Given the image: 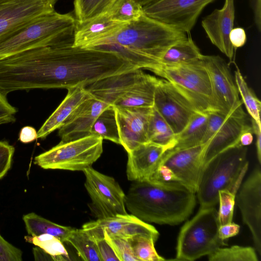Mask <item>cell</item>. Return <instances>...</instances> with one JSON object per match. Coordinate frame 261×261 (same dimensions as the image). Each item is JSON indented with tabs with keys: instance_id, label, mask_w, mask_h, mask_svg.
Segmentation results:
<instances>
[{
	"instance_id": "1",
	"label": "cell",
	"mask_w": 261,
	"mask_h": 261,
	"mask_svg": "<svg viewBox=\"0 0 261 261\" xmlns=\"http://www.w3.org/2000/svg\"><path fill=\"white\" fill-rule=\"evenodd\" d=\"M74 35L11 56L7 66L14 91L85 87L137 69L118 54L73 46Z\"/></svg>"
},
{
	"instance_id": "2",
	"label": "cell",
	"mask_w": 261,
	"mask_h": 261,
	"mask_svg": "<svg viewBox=\"0 0 261 261\" xmlns=\"http://www.w3.org/2000/svg\"><path fill=\"white\" fill-rule=\"evenodd\" d=\"M186 37L143 13L89 48L116 53L137 69L151 71L172 45Z\"/></svg>"
},
{
	"instance_id": "3",
	"label": "cell",
	"mask_w": 261,
	"mask_h": 261,
	"mask_svg": "<svg viewBox=\"0 0 261 261\" xmlns=\"http://www.w3.org/2000/svg\"><path fill=\"white\" fill-rule=\"evenodd\" d=\"M133 182L125 194L126 208L144 222L176 225L194 209L196 193L181 184L154 179Z\"/></svg>"
},
{
	"instance_id": "4",
	"label": "cell",
	"mask_w": 261,
	"mask_h": 261,
	"mask_svg": "<svg viewBox=\"0 0 261 261\" xmlns=\"http://www.w3.org/2000/svg\"><path fill=\"white\" fill-rule=\"evenodd\" d=\"M76 24L71 13L54 11L39 16L0 36V60L55 41L73 31Z\"/></svg>"
},
{
	"instance_id": "5",
	"label": "cell",
	"mask_w": 261,
	"mask_h": 261,
	"mask_svg": "<svg viewBox=\"0 0 261 261\" xmlns=\"http://www.w3.org/2000/svg\"><path fill=\"white\" fill-rule=\"evenodd\" d=\"M247 152L245 146H238L218 154L203 167L196 191L200 207L215 206L219 191L240 187L248 167Z\"/></svg>"
},
{
	"instance_id": "6",
	"label": "cell",
	"mask_w": 261,
	"mask_h": 261,
	"mask_svg": "<svg viewBox=\"0 0 261 261\" xmlns=\"http://www.w3.org/2000/svg\"><path fill=\"white\" fill-rule=\"evenodd\" d=\"M151 71L172 84L198 112L219 111L208 72L201 60L189 63L157 64Z\"/></svg>"
},
{
	"instance_id": "7",
	"label": "cell",
	"mask_w": 261,
	"mask_h": 261,
	"mask_svg": "<svg viewBox=\"0 0 261 261\" xmlns=\"http://www.w3.org/2000/svg\"><path fill=\"white\" fill-rule=\"evenodd\" d=\"M219 226L215 206L200 207L196 215L181 228L174 259L194 260L226 246L219 236Z\"/></svg>"
},
{
	"instance_id": "8",
	"label": "cell",
	"mask_w": 261,
	"mask_h": 261,
	"mask_svg": "<svg viewBox=\"0 0 261 261\" xmlns=\"http://www.w3.org/2000/svg\"><path fill=\"white\" fill-rule=\"evenodd\" d=\"M103 139L94 135L61 142L35 158L34 163L45 169L82 171L91 167L103 151Z\"/></svg>"
},
{
	"instance_id": "9",
	"label": "cell",
	"mask_w": 261,
	"mask_h": 261,
	"mask_svg": "<svg viewBox=\"0 0 261 261\" xmlns=\"http://www.w3.org/2000/svg\"><path fill=\"white\" fill-rule=\"evenodd\" d=\"M206 144L167 150L149 179L178 183L196 193L203 168Z\"/></svg>"
},
{
	"instance_id": "10",
	"label": "cell",
	"mask_w": 261,
	"mask_h": 261,
	"mask_svg": "<svg viewBox=\"0 0 261 261\" xmlns=\"http://www.w3.org/2000/svg\"><path fill=\"white\" fill-rule=\"evenodd\" d=\"M85 187L91 203L90 209L97 219L126 214L125 194L112 177L92 167L83 171Z\"/></svg>"
},
{
	"instance_id": "11",
	"label": "cell",
	"mask_w": 261,
	"mask_h": 261,
	"mask_svg": "<svg viewBox=\"0 0 261 261\" xmlns=\"http://www.w3.org/2000/svg\"><path fill=\"white\" fill-rule=\"evenodd\" d=\"M215 0H161L143 7V13L176 31L189 33L203 9Z\"/></svg>"
},
{
	"instance_id": "12",
	"label": "cell",
	"mask_w": 261,
	"mask_h": 261,
	"mask_svg": "<svg viewBox=\"0 0 261 261\" xmlns=\"http://www.w3.org/2000/svg\"><path fill=\"white\" fill-rule=\"evenodd\" d=\"M176 135L186 126L197 111L169 82L159 79L154 94L153 106Z\"/></svg>"
},
{
	"instance_id": "13",
	"label": "cell",
	"mask_w": 261,
	"mask_h": 261,
	"mask_svg": "<svg viewBox=\"0 0 261 261\" xmlns=\"http://www.w3.org/2000/svg\"><path fill=\"white\" fill-rule=\"evenodd\" d=\"M236 202L243 221L249 228L255 249L261 255V171L255 168L241 184Z\"/></svg>"
},
{
	"instance_id": "14",
	"label": "cell",
	"mask_w": 261,
	"mask_h": 261,
	"mask_svg": "<svg viewBox=\"0 0 261 261\" xmlns=\"http://www.w3.org/2000/svg\"><path fill=\"white\" fill-rule=\"evenodd\" d=\"M202 61L208 72L214 97L219 111L227 115L243 102L228 64L219 56L203 55Z\"/></svg>"
},
{
	"instance_id": "15",
	"label": "cell",
	"mask_w": 261,
	"mask_h": 261,
	"mask_svg": "<svg viewBox=\"0 0 261 261\" xmlns=\"http://www.w3.org/2000/svg\"><path fill=\"white\" fill-rule=\"evenodd\" d=\"M114 106L120 144L127 152L149 142L148 128L152 107Z\"/></svg>"
},
{
	"instance_id": "16",
	"label": "cell",
	"mask_w": 261,
	"mask_h": 261,
	"mask_svg": "<svg viewBox=\"0 0 261 261\" xmlns=\"http://www.w3.org/2000/svg\"><path fill=\"white\" fill-rule=\"evenodd\" d=\"M58 0H0V36L55 11Z\"/></svg>"
},
{
	"instance_id": "17",
	"label": "cell",
	"mask_w": 261,
	"mask_h": 261,
	"mask_svg": "<svg viewBox=\"0 0 261 261\" xmlns=\"http://www.w3.org/2000/svg\"><path fill=\"white\" fill-rule=\"evenodd\" d=\"M252 130L242 105L229 113L222 125L207 142L203 167L221 152L240 146V139L245 132Z\"/></svg>"
},
{
	"instance_id": "18",
	"label": "cell",
	"mask_w": 261,
	"mask_h": 261,
	"mask_svg": "<svg viewBox=\"0 0 261 261\" xmlns=\"http://www.w3.org/2000/svg\"><path fill=\"white\" fill-rule=\"evenodd\" d=\"M82 228L104 234L130 239L137 236L151 237L156 241L159 233L155 228L132 214L117 215L105 219H97L84 224Z\"/></svg>"
},
{
	"instance_id": "19",
	"label": "cell",
	"mask_w": 261,
	"mask_h": 261,
	"mask_svg": "<svg viewBox=\"0 0 261 261\" xmlns=\"http://www.w3.org/2000/svg\"><path fill=\"white\" fill-rule=\"evenodd\" d=\"M234 17V0H225L221 9H215L202 21V26L211 42L233 63L234 49L229 36Z\"/></svg>"
},
{
	"instance_id": "20",
	"label": "cell",
	"mask_w": 261,
	"mask_h": 261,
	"mask_svg": "<svg viewBox=\"0 0 261 261\" xmlns=\"http://www.w3.org/2000/svg\"><path fill=\"white\" fill-rule=\"evenodd\" d=\"M109 105L91 95L59 129L61 142L72 141L91 135V129L96 119Z\"/></svg>"
},
{
	"instance_id": "21",
	"label": "cell",
	"mask_w": 261,
	"mask_h": 261,
	"mask_svg": "<svg viewBox=\"0 0 261 261\" xmlns=\"http://www.w3.org/2000/svg\"><path fill=\"white\" fill-rule=\"evenodd\" d=\"M169 149L165 146L148 142L127 152L126 175L129 180H147L156 170L159 163Z\"/></svg>"
},
{
	"instance_id": "22",
	"label": "cell",
	"mask_w": 261,
	"mask_h": 261,
	"mask_svg": "<svg viewBox=\"0 0 261 261\" xmlns=\"http://www.w3.org/2000/svg\"><path fill=\"white\" fill-rule=\"evenodd\" d=\"M125 23L112 20L107 12L82 23L76 22L73 46L89 48L114 34Z\"/></svg>"
},
{
	"instance_id": "23",
	"label": "cell",
	"mask_w": 261,
	"mask_h": 261,
	"mask_svg": "<svg viewBox=\"0 0 261 261\" xmlns=\"http://www.w3.org/2000/svg\"><path fill=\"white\" fill-rule=\"evenodd\" d=\"M67 90L65 98L37 132V138L44 139L60 128L79 106L91 96L86 87L83 85Z\"/></svg>"
},
{
	"instance_id": "24",
	"label": "cell",
	"mask_w": 261,
	"mask_h": 261,
	"mask_svg": "<svg viewBox=\"0 0 261 261\" xmlns=\"http://www.w3.org/2000/svg\"><path fill=\"white\" fill-rule=\"evenodd\" d=\"M141 70L136 69L107 77L86 86V89L94 97L113 105L135 81Z\"/></svg>"
},
{
	"instance_id": "25",
	"label": "cell",
	"mask_w": 261,
	"mask_h": 261,
	"mask_svg": "<svg viewBox=\"0 0 261 261\" xmlns=\"http://www.w3.org/2000/svg\"><path fill=\"white\" fill-rule=\"evenodd\" d=\"M159 78L140 70L135 81L115 101L113 106L152 107Z\"/></svg>"
},
{
	"instance_id": "26",
	"label": "cell",
	"mask_w": 261,
	"mask_h": 261,
	"mask_svg": "<svg viewBox=\"0 0 261 261\" xmlns=\"http://www.w3.org/2000/svg\"><path fill=\"white\" fill-rule=\"evenodd\" d=\"M208 121V113L197 111L184 129L176 135L174 149H183L202 144Z\"/></svg>"
},
{
	"instance_id": "27",
	"label": "cell",
	"mask_w": 261,
	"mask_h": 261,
	"mask_svg": "<svg viewBox=\"0 0 261 261\" xmlns=\"http://www.w3.org/2000/svg\"><path fill=\"white\" fill-rule=\"evenodd\" d=\"M203 55L191 37L183 39L172 45L164 54L160 63L176 65L201 60Z\"/></svg>"
},
{
	"instance_id": "28",
	"label": "cell",
	"mask_w": 261,
	"mask_h": 261,
	"mask_svg": "<svg viewBox=\"0 0 261 261\" xmlns=\"http://www.w3.org/2000/svg\"><path fill=\"white\" fill-rule=\"evenodd\" d=\"M22 219L29 235L37 236L47 233L58 238L63 243L66 242L73 228L54 223L34 213L24 215Z\"/></svg>"
},
{
	"instance_id": "29",
	"label": "cell",
	"mask_w": 261,
	"mask_h": 261,
	"mask_svg": "<svg viewBox=\"0 0 261 261\" xmlns=\"http://www.w3.org/2000/svg\"><path fill=\"white\" fill-rule=\"evenodd\" d=\"M149 142L166 147L169 150L176 144V135L171 126L153 106L148 128Z\"/></svg>"
},
{
	"instance_id": "30",
	"label": "cell",
	"mask_w": 261,
	"mask_h": 261,
	"mask_svg": "<svg viewBox=\"0 0 261 261\" xmlns=\"http://www.w3.org/2000/svg\"><path fill=\"white\" fill-rule=\"evenodd\" d=\"M94 135L120 144L119 136L113 105H109L98 116L90 131Z\"/></svg>"
},
{
	"instance_id": "31",
	"label": "cell",
	"mask_w": 261,
	"mask_h": 261,
	"mask_svg": "<svg viewBox=\"0 0 261 261\" xmlns=\"http://www.w3.org/2000/svg\"><path fill=\"white\" fill-rule=\"evenodd\" d=\"M66 242L70 243L75 249L83 260L101 261L95 240L83 228H73Z\"/></svg>"
},
{
	"instance_id": "32",
	"label": "cell",
	"mask_w": 261,
	"mask_h": 261,
	"mask_svg": "<svg viewBox=\"0 0 261 261\" xmlns=\"http://www.w3.org/2000/svg\"><path fill=\"white\" fill-rule=\"evenodd\" d=\"M117 0H74V14L77 23H82L109 11Z\"/></svg>"
},
{
	"instance_id": "33",
	"label": "cell",
	"mask_w": 261,
	"mask_h": 261,
	"mask_svg": "<svg viewBox=\"0 0 261 261\" xmlns=\"http://www.w3.org/2000/svg\"><path fill=\"white\" fill-rule=\"evenodd\" d=\"M234 82L243 103L251 117L258 125H261L260 114L261 102L253 90L248 86L240 70L235 65Z\"/></svg>"
},
{
	"instance_id": "34",
	"label": "cell",
	"mask_w": 261,
	"mask_h": 261,
	"mask_svg": "<svg viewBox=\"0 0 261 261\" xmlns=\"http://www.w3.org/2000/svg\"><path fill=\"white\" fill-rule=\"evenodd\" d=\"M27 242L32 243L49 254L54 260H69L68 252L62 242L58 238L47 233L37 236H25Z\"/></svg>"
},
{
	"instance_id": "35",
	"label": "cell",
	"mask_w": 261,
	"mask_h": 261,
	"mask_svg": "<svg viewBox=\"0 0 261 261\" xmlns=\"http://www.w3.org/2000/svg\"><path fill=\"white\" fill-rule=\"evenodd\" d=\"M210 261H258L256 250L251 247L233 245L219 247L209 254Z\"/></svg>"
},
{
	"instance_id": "36",
	"label": "cell",
	"mask_w": 261,
	"mask_h": 261,
	"mask_svg": "<svg viewBox=\"0 0 261 261\" xmlns=\"http://www.w3.org/2000/svg\"><path fill=\"white\" fill-rule=\"evenodd\" d=\"M113 20L129 23L143 14V7L136 0H117L107 12Z\"/></svg>"
},
{
	"instance_id": "37",
	"label": "cell",
	"mask_w": 261,
	"mask_h": 261,
	"mask_svg": "<svg viewBox=\"0 0 261 261\" xmlns=\"http://www.w3.org/2000/svg\"><path fill=\"white\" fill-rule=\"evenodd\" d=\"M134 253L138 261H163L165 259L156 252V242L151 237L140 235L129 239Z\"/></svg>"
},
{
	"instance_id": "38",
	"label": "cell",
	"mask_w": 261,
	"mask_h": 261,
	"mask_svg": "<svg viewBox=\"0 0 261 261\" xmlns=\"http://www.w3.org/2000/svg\"><path fill=\"white\" fill-rule=\"evenodd\" d=\"M239 189L233 187L221 190L218 192L219 208L218 211L220 225L232 222L236 196Z\"/></svg>"
},
{
	"instance_id": "39",
	"label": "cell",
	"mask_w": 261,
	"mask_h": 261,
	"mask_svg": "<svg viewBox=\"0 0 261 261\" xmlns=\"http://www.w3.org/2000/svg\"><path fill=\"white\" fill-rule=\"evenodd\" d=\"M103 232L105 238L113 248L119 261H138L134 255L128 239Z\"/></svg>"
},
{
	"instance_id": "40",
	"label": "cell",
	"mask_w": 261,
	"mask_h": 261,
	"mask_svg": "<svg viewBox=\"0 0 261 261\" xmlns=\"http://www.w3.org/2000/svg\"><path fill=\"white\" fill-rule=\"evenodd\" d=\"M228 114L226 115L220 111H213L208 113V121L202 144L207 142L212 137Z\"/></svg>"
},
{
	"instance_id": "41",
	"label": "cell",
	"mask_w": 261,
	"mask_h": 261,
	"mask_svg": "<svg viewBox=\"0 0 261 261\" xmlns=\"http://www.w3.org/2000/svg\"><path fill=\"white\" fill-rule=\"evenodd\" d=\"M14 147L7 142L0 141V179L11 168Z\"/></svg>"
},
{
	"instance_id": "42",
	"label": "cell",
	"mask_w": 261,
	"mask_h": 261,
	"mask_svg": "<svg viewBox=\"0 0 261 261\" xmlns=\"http://www.w3.org/2000/svg\"><path fill=\"white\" fill-rule=\"evenodd\" d=\"M22 251L7 241L0 234V261H21Z\"/></svg>"
},
{
	"instance_id": "43",
	"label": "cell",
	"mask_w": 261,
	"mask_h": 261,
	"mask_svg": "<svg viewBox=\"0 0 261 261\" xmlns=\"http://www.w3.org/2000/svg\"><path fill=\"white\" fill-rule=\"evenodd\" d=\"M17 112V109L9 103L6 96L0 92V125L15 122Z\"/></svg>"
},
{
	"instance_id": "44",
	"label": "cell",
	"mask_w": 261,
	"mask_h": 261,
	"mask_svg": "<svg viewBox=\"0 0 261 261\" xmlns=\"http://www.w3.org/2000/svg\"><path fill=\"white\" fill-rule=\"evenodd\" d=\"M94 240L101 261H119L113 248L106 240L105 237L94 238Z\"/></svg>"
},
{
	"instance_id": "45",
	"label": "cell",
	"mask_w": 261,
	"mask_h": 261,
	"mask_svg": "<svg viewBox=\"0 0 261 261\" xmlns=\"http://www.w3.org/2000/svg\"><path fill=\"white\" fill-rule=\"evenodd\" d=\"M229 40L234 48L242 47L246 42V34L242 28H233L229 33Z\"/></svg>"
},
{
	"instance_id": "46",
	"label": "cell",
	"mask_w": 261,
	"mask_h": 261,
	"mask_svg": "<svg viewBox=\"0 0 261 261\" xmlns=\"http://www.w3.org/2000/svg\"><path fill=\"white\" fill-rule=\"evenodd\" d=\"M240 226L233 222L220 225L219 236L220 238L225 240L237 235L240 231Z\"/></svg>"
},
{
	"instance_id": "47",
	"label": "cell",
	"mask_w": 261,
	"mask_h": 261,
	"mask_svg": "<svg viewBox=\"0 0 261 261\" xmlns=\"http://www.w3.org/2000/svg\"><path fill=\"white\" fill-rule=\"evenodd\" d=\"M37 139H38L37 132L34 127L26 126L21 129L19 134V140L21 142L28 143Z\"/></svg>"
},
{
	"instance_id": "48",
	"label": "cell",
	"mask_w": 261,
	"mask_h": 261,
	"mask_svg": "<svg viewBox=\"0 0 261 261\" xmlns=\"http://www.w3.org/2000/svg\"><path fill=\"white\" fill-rule=\"evenodd\" d=\"M251 127L253 133L256 136V149L257 158L259 164L261 163V125H258L251 119Z\"/></svg>"
},
{
	"instance_id": "49",
	"label": "cell",
	"mask_w": 261,
	"mask_h": 261,
	"mask_svg": "<svg viewBox=\"0 0 261 261\" xmlns=\"http://www.w3.org/2000/svg\"><path fill=\"white\" fill-rule=\"evenodd\" d=\"M254 14V22L257 29L261 28V0H252L251 4Z\"/></svg>"
},
{
	"instance_id": "50",
	"label": "cell",
	"mask_w": 261,
	"mask_h": 261,
	"mask_svg": "<svg viewBox=\"0 0 261 261\" xmlns=\"http://www.w3.org/2000/svg\"><path fill=\"white\" fill-rule=\"evenodd\" d=\"M253 140L252 130L244 132L241 136L240 144L241 146H246L250 145Z\"/></svg>"
},
{
	"instance_id": "51",
	"label": "cell",
	"mask_w": 261,
	"mask_h": 261,
	"mask_svg": "<svg viewBox=\"0 0 261 261\" xmlns=\"http://www.w3.org/2000/svg\"><path fill=\"white\" fill-rule=\"evenodd\" d=\"M33 254L35 260H54L53 258L48 253L39 247L34 248L33 249Z\"/></svg>"
},
{
	"instance_id": "52",
	"label": "cell",
	"mask_w": 261,
	"mask_h": 261,
	"mask_svg": "<svg viewBox=\"0 0 261 261\" xmlns=\"http://www.w3.org/2000/svg\"><path fill=\"white\" fill-rule=\"evenodd\" d=\"M142 7L153 4L161 0H136Z\"/></svg>"
}]
</instances>
